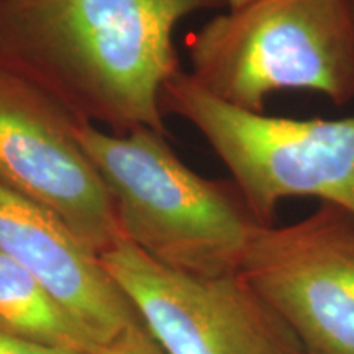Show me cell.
I'll return each instance as SVG.
<instances>
[{
  "label": "cell",
  "instance_id": "cell-1",
  "mask_svg": "<svg viewBox=\"0 0 354 354\" xmlns=\"http://www.w3.org/2000/svg\"><path fill=\"white\" fill-rule=\"evenodd\" d=\"M228 0H0V68L113 135H167L161 92L179 68L174 30Z\"/></svg>",
  "mask_w": 354,
  "mask_h": 354
},
{
  "label": "cell",
  "instance_id": "cell-2",
  "mask_svg": "<svg viewBox=\"0 0 354 354\" xmlns=\"http://www.w3.org/2000/svg\"><path fill=\"white\" fill-rule=\"evenodd\" d=\"M77 136L99 171L125 240L158 263L197 276L240 274L263 221L233 179H207L185 166L166 136L127 135L79 122Z\"/></svg>",
  "mask_w": 354,
  "mask_h": 354
},
{
  "label": "cell",
  "instance_id": "cell-3",
  "mask_svg": "<svg viewBox=\"0 0 354 354\" xmlns=\"http://www.w3.org/2000/svg\"><path fill=\"white\" fill-rule=\"evenodd\" d=\"M190 76L225 104L264 112L279 91H312L338 107L354 99L351 0H250L185 41Z\"/></svg>",
  "mask_w": 354,
  "mask_h": 354
},
{
  "label": "cell",
  "instance_id": "cell-4",
  "mask_svg": "<svg viewBox=\"0 0 354 354\" xmlns=\"http://www.w3.org/2000/svg\"><path fill=\"white\" fill-rule=\"evenodd\" d=\"M162 113L202 133L264 225L284 198L313 197L354 215V115L272 117L225 104L177 71L161 92Z\"/></svg>",
  "mask_w": 354,
  "mask_h": 354
},
{
  "label": "cell",
  "instance_id": "cell-5",
  "mask_svg": "<svg viewBox=\"0 0 354 354\" xmlns=\"http://www.w3.org/2000/svg\"><path fill=\"white\" fill-rule=\"evenodd\" d=\"M100 259L166 354H305L241 274L177 271L125 238Z\"/></svg>",
  "mask_w": 354,
  "mask_h": 354
},
{
  "label": "cell",
  "instance_id": "cell-6",
  "mask_svg": "<svg viewBox=\"0 0 354 354\" xmlns=\"http://www.w3.org/2000/svg\"><path fill=\"white\" fill-rule=\"evenodd\" d=\"M241 276L305 354H354V215L330 203L276 227L261 225Z\"/></svg>",
  "mask_w": 354,
  "mask_h": 354
},
{
  "label": "cell",
  "instance_id": "cell-7",
  "mask_svg": "<svg viewBox=\"0 0 354 354\" xmlns=\"http://www.w3.org/2000/svg\"><path fill=\"white\" fill-rule=\"evenodd\" d=\"M77 125L51 95L0 68V185L55 214L102 256L123 234Z\"/></svg>",
  "mask_w": 354,
  "mask_h": 354
},
{
  "label": "cell",
  "instance_id": "cell-8",
  "mask_svg": "<svg viewBox=\"0 0 354 354\" xmlns=\"http://www.w3.org/2000/svg\"><path fill=\"white\" fill-rule=\"evenodd\" d=\"M0 254L32 274L102 344L141 323L99 254L55 214L2 185Z\"/></svg>",
  "mask_w": 354,
  "mask_h": 354
},
{
  "label": "cell",
  "instance_id": "cell-9",
  "mask_svg": "<svg viewBox=\"0 0 354 354\" xmlns=\"http://www.w3.org/2000/svg\"><path fill=\"white\" fill-rule=\"evenodd\" d=\"M0 333L79 354H99L104 346L46 287L3 254H0Z\"/></svg>",
  "mask_w": 354,
  "mask_h": 354
},
{
  "label": "cell",
  "instance_id": "cell-10",
  "mask_svg": "<svg viewBox=\"0 0 354 354\" xmlns=\"http://www.w3.org/2000/svg\"><path fill=\"white\" fill-rule=\"evenodd\" d=\"M99 354H166L149 336L141 323L128 326L112 342L100 348Z\"/></svg>",
  "mask_w": 354,
  "mask_h": 354
},
{
  "label": "cell",
  "instance_id": "cell-11",
  "mask_svg": "<svg viewBox=\"0 0 354 354\" xmlns=\"http://www.w3.org/2000/svg\"><path fill=\"white\" fill-rule=\"evenodd\" d=\"M0 354H79V353L39 346V344L21 342V339L12 338V336L0 333Z\"/></svg>",
  "mask_w": 354,
  "mask_h": 354
},
{
  "label": "cell",
  "instance_id": "cell-12",
  "mask_svg": "<svg viewBox=\"0 0 354 354\" xmlns=\"http://www.w3.org/2000/svg\"><path fill=\"white\" fill-rule=\"evenodd\" d=\"M246 2H250V0H228V8H238L245 6Z\"/></svg>",
  "mask_w": 354,
  "mask_h": 354
},
{
  "label": "cell",
  "instance_id": "cell-13",
  "mask_svg": "<svg viewBox=\"0 0 354 354\" xmlns=\"http://www.w3.org/2000/svg\"><path fill=\"white\" fill-rule=\"evenodd\" d=\"M351 3H353V7H354V0H351Z\"/></svg>",
  "mask_w": 354,
  "mask_h": 354
}]
</instances>
